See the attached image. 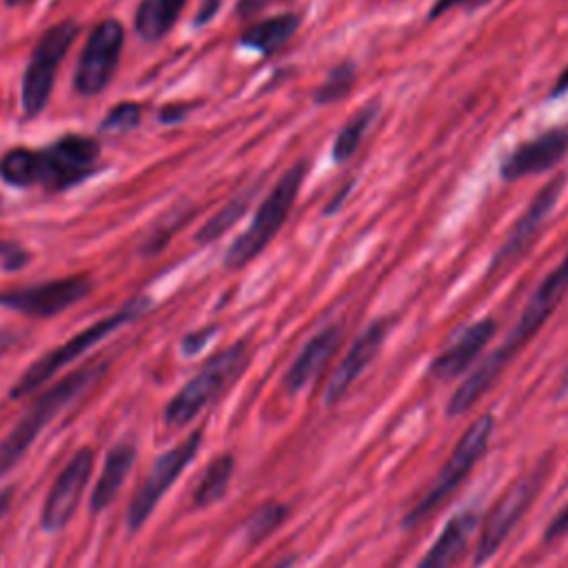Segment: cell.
I'll use <instances>...</instances> for the list:
<instances>
[{
	"label": "cell",
	"instance_id": "1",
	"mask_svg": "<svg viewBox=\"0 0 568 568\" xmlns=\"http://www.w3.org/2000/svg\"><path fill=\"white\" fill-rule=\"evenodd\" d=\"M568 293V251L561 262L541 280L530 300L526 302L519 320L506 335V339L484 357V362L457 386L446 404V415H464L499 377V373L513 362V357L537 335V331L548 322L555 308Z\"/></svg>",
	"mask_w": 568,
	"mask_h": 568
},
{
	"label": "cell",
	"instance_id": "2",
	"mask_svg": "<svg viewBox=\"0 0 568 568\" xmlns=\"http://www.w3.org/2000/svg\"><path fill=\"white\" fill-rule=\"evenodd\" d=\"M100 140L67 133L42 149H9L0 158V178L13 186L67 191L98 171Z\"/></svg>",
	"mask_w": 568,
	"mask_h": 568
},
{
	"label": "cell",
	"instance_id": "3",
	"mask_svg": "<svg viewBox=\"0 0 568 568\" xmlns=\"http://www.w3.org/2000/svg\"><path fill=\"white\" fill-rule=\"evenodd\" d=\"M106 364H91L73 371L71 375L55 382L51 388L40 393L33 404L20 415L13 428L0 439V475L9 473L31 448L33 439L44 430V426L75 397H80L91 384L100 379Z\"/></svg>",
	"mask_w": 568,
	"mask_h": 568
},
{
	"label": "cell",
	"instance_id": "4",
	"mask_svg": "<svg viewBox=\"0 0 568 568\" xmlns=\"http://www.w3.org/2000/svg\"><path fill=\"white\" fill-rule=\"evenodd\" d=\"M306 166H308L306 160H300V162H295L293 166H288L280 175L275 186L260 202L251 224L229 246V251L224 255V266L226 268L235 271V268L246 266L280 233V229L288 220V215H291V211L295 206V200H297V195L302 191V184H304V178H306Z\"/></svg>",
	"mask_w": 568,
	"mask_h": 568
},
{
	"label": "cell",
	"instance_id": "5",
	"mask_svg": "<svg viewBox=\"0 0 568 568\" xmlns=\"http://www.w3.org/2000/svg\"><path fill=\"white\" fill-rule=\"evenodd\" d=\"M149 308V300L146 297H133L129 300L120 311H115L113 315H106L102 320H98L95 324L87 326L84 331H80L78 335H73L71 339H67L64 344L47 351L42 357H38L22 375L20 379L11 386L9 397L11 399H20L29 393H36L44 382H49L60 368H64L67 364H71L73 359H78L82 353H87L89 348H93L98 342H102L106 335L115 333L118 328H122L124 324L135 322L140 315H144Z\"/></svg>",
	"mask_w": 568,
	"mask_h": 568
},
{
	"label": "cell",
	"instance_id": "6",
	"mask_svg": "<svg viewBox=\"0 0 568 568\" xmlns=\"http://www.w3.org/2000/svg\"><path fill=\"white\" fill-rule=\"evenodd\" d=\"M495 417L490 413L479 415L457 439L450 457L439 468V473L433 477L430 486L424 490V495L415 501V506L404 515V528H413L430 517L433 510H437L448 495L466 479V475L477 466V462L488 450V442L493 437Z\"/></svg>",
	"mask_w": 568,
	"mask_h": 568
},
{
	"label": "cell",
	"instance_id": "7",
	"mask_svg": "<svg viewBox=\"0 0 568 568\" xmlns=\"http://www.w3.org/2000/svg\"><path fill=\"white\" fill-rule=\"evenodd\" d=\"M248 364V344L235 342L213 355L166 404L164 424L180 428L189 424L206 404H211Z\"/></svg>",
	"mask_w": 568,
	"mask_h": 568
},
{
	"label": "cell",
	"instance_id": "8",
	"mask_svg": "<svg viewBox=\"0 0 568 568\" xmlns=\"http://www.w3.org/2000/svg\"><path fill=\"white\" fill-rule=\"evenodd\" d=\"M552 470V462L550 459H539V464L535 468H530L526 475H521L517 481H513L504 495L497 499V504L490 508L484 528H481V537L475 550V566H481L484 561H488L499 546L506 541V537L513 532V528L519 524V519L526 515V510L532 506L537 493L541 490V486L546 484V477Z\"/></svg>",
	"mask_w": 568,
	"mask_h": 568
},
{
	"label": "cell",
	"instance_id": "9",
	"mask_svg": "<svg viewBox=\"0 0 568 568\" xmlns=\"http://www.w3.org/2000/svg\"><path fill=\"white\" fill-rule=\"evenodd\" d=\"M78 33L80 24L75 20H62L49 27L33 47L22 75V111L27 118H36L47 106L60 62L75 42Z\"/></svg>",
	"mask_w": 568,
	"mask_h": 568
},
{
	"label": "cell",
	"instance_id": "10",
	"mask_svg": "<svg viewBox=\"0 0 568 568\" xmlns=\"http://www.w3.org/2000/svg\"><path fill=\"white\" fill-rule=\"evenodd\" d=\"M122 47H124V27L120 24V20L106 18L93 27L80 53L75 75H73V87L80 95L93 98L109 87L118 69Z\"/></svg>",
	"mask_w": 568,
	"mask_h": 568
},
{
	"label": "cell",
	"instance_id": "11",
	"mask_svg": "<svg viewBox=\"0 0 568 568\" xmlns=\"http://www.w3.org/2000/svg\"><path fill=\"white\" fill-rule=\"evenodd\" d=\"M564 186H566V173H559L546 186H541V191L535 193V197L528 202L526 211L517 217V222L504 237L501 246L495 251V255L486 268V277L508 271L513 264H517L526 255V251L532 246L537 233L546 224L548 215L552 213Z\"/></svg>",
	"mask_w": 568,
	"mask_h": 568
},
{
	"label": "cell",
	"instance_id": "12",
	"mask_svg": "<svg viewBox=\"0 0 568 568\" xmlns=\"http://www.w3.org/2000/svg\"><path fill=\"white\" fill-rule=\"evenodd\" d=\"M200 444H202V430H193L182 444H178L171 450L162 453L153 462L146 479L142 481L138 495L133 497V501H131V506L126 510V526H129V530H138L149 519V515L153 513L155 504L164 497V493L173 486V481L193 462V457L200 450Z\"/></svg>",
	"mask_w": 568,
	"mask_h": 568
},
{
	"label": "cell",
	"instance_id": "13",
	"mask_svg": "<svg viewBox=\"0 0 568 568\" xmlns=\"http://www.w3.org/2000/svg\"><path fill=\"white\" fill-rule=\"evenodd\" d=\"M91 288L93 280L87 273H80L0 293V304L29 317H51L84 300Z\"/></svg>",
	"mask_w": 568,
	"mask_h": 568
},
{
	"label": "cell",
	"instance_id": "14",
	"mask_svg": "<svg viewBox=\"0 0 568 568\" xmlns=\"http://www.w3.org/2000/svg\"><path fill=\"white\" fill-rule=\"evenodd\" d=\"M91 470H93V450L89 446H82L67 462V466L62 468V473L58 475V479L53 481L44 499L40 526L47 532H58L69 524L89 484Z\"/></svg>",
	"mask_w": 568,
	"mask_h": 568
},
{
	"label": "cell",
	"instance_id": "15",
	"mask_svg": "<svg viewBox=\"0 0 568 568\" xmlns=\"http://www.w3.org/2000/svg\"><path fill=\"white\" fill-rule=\"evenodd\" d=\"M568 155V126H552L521 144H517L499 164L504 182L539 175L555 169Z\"/></svg>",
	"mask_w": 568,
	"mask_h": 568
},
{
	"label": "cell",
	"instance_id": "16",
	"mask_svg": "<svg viewBox=\"0 0 568 568\" xmlns=\"http://www.w3.org/2000/svg\"><path fill=\"white\" fill-rule=\"evenodd\" d=\"M390 326H393L390 317H377L355 337V342L351 344L344 359L337 364V368L333 371L326 384V393H324L326 404H337L348 393L355 379L368 368V364L379 353Z\"/></svg>",
	"mask_w": 568,
	"mask_h": 568
},
{
	"label": "cell",
	"instance_id": "17",
	"mask_svg": "<svg viewBox=\"0 0 568 568\" xmlns=\"http://www.w3.org/2000/svg\"><path fill=\"white\" fill-rule=\"evenodd\" d=\"M497 322L493 317H481L466 326L450 339V344L430 362L428 373L439 382H448L462 375L484 351V346L495 337Z\"/></svg>",
	"mask_w": 568,
	"mask_h": 568
},
{
	"label": "cell",
	"instance_id": "18",
	"mask_svg": "<svg viewBox=\"0 0 568 568\" xmlns=\"http://www.w3.org/2000/svg\"><path fill=\"white\" fill-rule=\"evenodd\" d=\"M339 344H342V328L337 324L324 326L320 333H315L288 366L284 375V388L288 393L302 390L308 382H313L324 371V366L335 355Z\"/></svg>",
	"mask_w": 568,
	"mask_h": 568
},
{
	"label": "cell",
	"instance_id": "19",
	"mask_svg": "<svg viewBox=\"0 0 568 568\" xmlns=\"http://www.w3.org/2000/svg\"><path fill=\"white\" fill-rule=\"evenodd\" d=\"M477 521L479 519L475 510H462L459 515L448 519L439 537L424 552L415 568H453V564L464 555L468 539L477 528Z\"/></svg>",
	"mask_w": 568,
	"mask_h": 568
},
{
	"label": "cell",
	"instance_id": "20",
	"mask_svg": "<svg viewBox=\"0 0 568 568\" xmlns=\"http://www.w3.org/2000/svg\"><path fill=\"white\" fill-rule=\"evenodd\" d=\"M135 446L129 444V442H120L115 444L109 453H106V459H104V466L100 470V477L95 481V488L91 493V510L93 513H100L104 510L106 506L113 504V499L118 497L126 475L131 473L133 468V462H135Z\"/></svg>",
	"mask_w": 568,
	"mask_h": 568
},
{
	"label": "cell",
	"instance_id": "21",
	"mask_svg": "<svg viewBox=\"0 0 568 568\" xmlns=\"http://www.w3.org/2000/svg\"><path fill=\"white\" fill-rule=\"evenodd\" d=\"M300 22H302V18L293 11L268 16L264 20H257L255 24L246 27L240 36V44L246 49H253L262 55H273L295 36V31L300 29Z\"/></svg>",
	"mask_w": 568,
	"mask_h": 568
},
{
	"label": "cell",
	"instance_id": "22",
	"mask_svg": "<svg viewBox=\"0 0 568 568\" xmlns=\"http://www.w3.org/2000/svg\"><path fill=\"white\" fill-rule=\"evenodd\" d=\"M186 0H142L135 11V31L146 42L162 40L178 22Z\"/></svg>",
	"mask_w": 568,
	"mask_h": 568
},
{
	"label": "cell",
	"instance_id": "23",
	"mask_svg": "<svg viewBox=\"0 0 568 568\" xmlns=\"http://www.w3.org/2000/svg\"><path fill=\"white\" fill-rule=\"evenodd\" d=\"M233 470H235L233 455H229V453L217 455L206 466V470L202 473V477H200V481H197V486L193 490V504L197 508H204V506H211V504L220 501L226 495V490H229Z\"/></svg>",
	"mask_w": 568,
	"mask_h": 568
},
{
	"label": "cell",
	"instance_id": "24",
	"mask_svg": "<svg viewBox=\"0 0 568 568\" xmlns=\"http://www.w3.org/2000/svg\"><path fill=\"white\" fill-rule=\"evenodd\" d=\"M377 113H379V104L377 102H368L339 129V133L333 140V149H331L333 162L339 164V162H346L348 158L355 155V151L359 149V144L364 140V133L375 122Z\"/></svg>",
	"mask_w": 568,
	"mask_h": 568
},
{
	"label": "cell",
	"instance_id": "25",
	"mask_svg": "<svg viewBox=\"0 0 568 568\" xmlns=\"http://www.w3.org/2000/svg\"><path fill=\"white\" fill-rule=\"evenodd\" d=\"M355 80H357V69L351 60L335 64L326 73L324 82L313 91V102L317 106H326V104H335V102L344 100L353 91Z\"/></svg>",
	"mask_w": 568,
	"mask_h": 568
},
{
	"label": "cell",
	"instance_id": "26",
	"mask_svg": "<svg viewBox=\"0 0 568 568\" xmlns=\"http://www.w3.org/2000/svg\"><path fill=\"white\" fill-rule=\"evenodd\" d=\"M286 519V506L280 501H264L260 504L248 519L242 526V535L246 539V544H260L262 539H266L275 528L282 526V521Z\"/></svg>",
	"mask_w": 568,
	"mask_h": 568
},
{
	"label": "cell",
	"instance_id": "27",
	"mask_svg": "<svg viewBox=\"0 0 568 568\" xmlns=\"http://www.w3.org/2000/svg\"><path fill=\"white\" fill-rule=\"evenodd\" d=\"M251 197H253V189L240 193V195L233 197L229 204H224V206L195 233V240H197L200 244H206V242L217 240L222 233H226V231L246 213V209H248V204H251Z\"/></svg>",
	"mask_w": 568,
	"mask_h": 568
},
{
	"label": "cell",
	"instance_id": "28",
	"mask_svg": "<svg viewBox=\"0 0 568 568\" xmlns=\"http://www.w3.org/2000/svg\"><path fill=\"white\" fill-rule=\"evenodd\" d=\"M142 120V106L138 102H120L115 104L104 120L100 122V133H126L135 129Z\"/></svg>",
	"mask_w": 568,
	"mask_h": 568
},
{
	"label": "cell",
	"instance_id": "29",
	"mask_svg": "<svg viewBox=\"0 0 568 568\" xmlns=\"http://www.w3.org/2000/svg\"><path fill=\"white\" fill-rule=\"evenodd\" d=\"M29 260H31V253L22 244L13 240H0V262L7 271H18L27 266Z\"/></svg>",
	"mask_w": 568,
	"mask_h": 568
},
{
	"label": "cell",
	"instance_id": "30",
	"mask_svg": "<svg viewBox=\"0 0 568 568\" xmlns=\"http://www.w3.org/2000/svg\"><path fill=\"white\" fill-rule=\"evenodd\" d=\"M215 326H206V328H200V331H195V333H189V335H184V339H182V353L184 355H195V353H200L204 346H206V342L215 335Z\"/></svg>",
	"mask_w": 568,
	"mask_h": 568
},
{
	"label": "cell",
	"instance_id": "31",
	"mask_svg": "<svg viewBox=\"0 0 568 568\" xmlns=\"http://www.w3.org/2000/svg\"><path fill=\"white\" fill-rule=\"evenodd\" d=\"M568 535V504L550 519V524L546 526V532H544V541L550 544V541H557L561 537Z\"/></svg>",
	"mask_w": 568,
	"mask_h": 568
},
{
	"label": "cell",
	"instance_id": "32",
	"mask_svg": "<svg viewBox=\"0 0 568 568\" xmlns=\"http://www.w3.org/2000/svg\"><path fill=\"white\" fill-rule=\"evenodd\" d=\"M195 104H186V102H180V104H166V106H162L160 109V113H158V118H160V122H164V124H175V122H182L184 118H186V113L193 109Z\"/></svg>",
	"mask_w": 568,
	"mask_h": 568
},
{
	"label": "cell",
	"instance_id": "33",
	"mask_svg": "<svg viewBox=\"0 0 568 568\" xmlns=\"http://www.w3.org/2000/svg\"><path fill=\"white\" fill-rule=\"evenodd\" d=\"M220 2H222V0H204L202 7H200V11H197V16H195V20H193V24H195V27H202V24H206L209 20H213V16H215L217 9H220Z\"/></svg>",
	"mask_w": 568,
	"mask_h": 568
},
{
	"label": "cell",
	"instance_id": "34",
	"mask_svg": "<svg viewBox=\"0 0 568 568\" xmlns=\"http://www.w3.org/2000/svg\"><path fill=\"white\" fill-rule=\"evenodd\" d=\"M268 2H273V0H237L235 11H237L240 18H248V16L257 13V11H262Z\"/></svg>",
	"mask_w": 568,
	"mask_h": 568
},
{
	"label": "cell",
	"instance_id": "35",
	"mask_svg": "<svg viewBox=\"0 0 568 568\" xmlns=\"http://www.w3.org/2000/svg\"><path fill=\"white\" fill-rule=\"evenodd\" d=\"M468 0H435L430 11H428V20H435V18H442L446 11L459 7V4H466Z\"/></svg>",
	"mask_w": 568,
	"mask_h": 568
},
{
	"label": "cell",
	"instance_id": "36",
	"mask_svg": "<svg viewBox=\"0 0 568 568\" xmlns=\"http://www.w3.org/2000/svg\"><path fill=\"white\" fill-rule=\"evenodd\" d=\"M566 93H568V67L557 75V80H555V84H552L548 98H561V95H566Z\"/></svg>",
	"mask_w": 568,
	"mask_h": 568
},
{
	"label": "cell",
	"instance_id": "37",
	"mask_svg": "<svg viewBox=\"0 0 568 568\" xmlns=\"http://www.w3.org/2000/svg\"><path fill=\"white\" fill-rule=\"evenodd\" d=\"M348 191H351V184H344V189H342V191H339V193H337V195H335V197L328 202V206L324 209V213H326V215L335 213V211L342 206V202H344V197L348 195Z\"/></svg>",
	"mask_w": 568,
	"mask_h": 568
},
{
	"label": "cell",
	"instance_id": "38",
	"mask_svg": "<svg viewBox=\"0 0 568 568\" xmlns=\"http://www.w3.org/2000/svg\"><path fill=\"white\" fill-rule=\"evenodd\" d=\"M11 495H13V488H11V486H0V519H2L4 513L9 510Z\"/></svg>",
	"mask_w": 568,
	"mask_h": 568
},
{
	"label": "cell",
	"instance_id": "39",
	"mask_svg": "<svg viewBox=\"0 0 568 568\" xmlns=\"http://www.w3.org/2000/svg\"><path fill=\"white\" fill-rule=\"evenodd\" d=\"M13 342V335H7V333H0V355L11 346Z\"/></svg>",
	"mask_w": 568,
	"mask_h": 568
},
{
	"label": "cell",
	"instance_id": "40",
	"mask_svg": "<svg viewBox=\"0 0 568 568\" xmlns=\"http://www.w3.org/2000/svg\"><path fill=\"white\" fill-rule=\"evenodd\" d=\"M559 390H561V393H568V366H566V371H564V375H561V382H559Z\"/></svg>",
	"mask_w": 568,
	"mask_h": 568
},
{
	"label": "cell",
	"instance_id": "41",
	"mask_svg": "<svg viewBox=\"0 0 568 568\" xmlns=\"http://www.w3.org/2000/svg\"><path fill=\"white\" fill-rule=\"evenodd\" d=\"M9 7H22V4H29V2H33V0H4Z\"/></svg>",
	"mask_w": 568,
	"mask_h": 568
},
{
	"label": "cell",
	"instance_id": "42",
	"mask_svg": "<svg viewBox=\"0 0 568 568\" xmlns=\"http://www.w3.org/2000/svg\"><path fill=\"white\" fill-rule=\"evenodd\" d=\"M288 566V561H282V564H275L273 568H286Z\"/></svg>",
	"mask_w": 568,
	"mask_h": 568
}]
</instances>
